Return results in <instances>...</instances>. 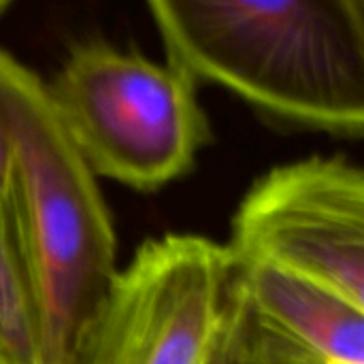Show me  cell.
<instances>
[{
  "mask_svg": "<svg viewBox=\"0 0 364 364\" xmlns=\"http://www.w3.org/2000/svg\"><path fill=\"white\" fill-rule=\"evenodd\" d=\"M166 60L275 124L364 134L363 0H154Z\"/></svg>",
  "mask_w": 364,
  "mask_h": 364,
  "instance_id": "cell-1",
  "label": "cell"
},
{
  "mask_svg": "<svg viewBox=\"0 0 364 364\" xmlns=\"http://www.w3.org/2000/svg\"><path fill=\"white\" fill-rule=\"evenodd\" d=\"M0 122L9 145L4 218L47 364H62L117 267L109 205L41 79L0 47Z\"/></svg>",
  "mask_w": 364,
  "mask_h": 364,
  "instance_id": "cell-2",
  "label": "cell"
},
{
  "mask_svg": "<svg viewBox=\"0 0 364 364\" xmlns=\"http://www.w3.org/2000/svg\"><path fill=\"white\" fill-rule=\"evenodd\" d=\"M47 92L92 173L130 190L154 192L181 179L211 139L186 70L100 38L77 43Z\"/></svg>",
  "mask_w": 364,
  "mask_h": 364,
  "instance_id": "cell-3",
  "label": "cell"
},
{
  "mask_svg": "<svg viewBox=\"0 0 364 364\" xmlns=\"http://www.w3.org/2000/svg\"><path fill=\"white\" fill-rule=\"evenodd\" d=\"M245 299L228 247L154 237L117 269L62 364H226Z\"/></svg>",
  "mask_w": 364,
  "mask_h": 364,
  "instance_id": "cell-4",
  "label": "cell"
},
{
  "mask_svg": "<svg viewBox=\"0 0 364 364\" xmlns=\"http://www.w3.org/2000/svg\"><path fill=\"white\" fill-rule=\"evenodd\" d=\"M237 262L301 275L364 309V173L346 156H309L260 175L237 205Z\"/></svg>",
  "mask_w": 364,
  "mask_h": 364,
  "instance_id": "cell-5",
  "label": "cell"
},
{
  "mask_svg": "<svg viewBox=\"0 0 364 364\" xmlns=\"http://www.w3.org/2000/svg\"><path fill=\"white\" fill-rule=\"evenodd\" d=\"M247 309L322 360L364 364V309L301 275L237 262Z\"/></svg>",
  "mask_w": 364,
  "mask_h": 364,
  "instance_id": "cell-6",
  "label": "cell"
},
{
  "mask_svg": "<svg viewBox=\"0 0 364 364\" xmlns=\"http://www.w3.org/2000/svg\"><path fill=\"white\" fill-rule=\"evenodd\" d=\"M0 364H47L38 320L0 211Z\"/></svg>",
  "mask_w": 364,
  "mask_h": 364,
  "instance_id": "cell-7",
  "label": "cell"
},
{
  "mask_svg": "<svg viewBox=\"0 0 364 364\" xmlns=\"http://www.w3.org/2000/svg\"><path fill=\"white\" fill-rule=\"evenodd\" d=\"M226 364H324V360L264 324L245 305Z\"/></svg>",
  "mask_w": 364,
  "mask_h": 364,
  "instance_id": "cell-8",
  "label": "cell"
},
{
  "mask_svg": "<svg viewBox=\"0 0 364 364\" xmlns=\"http://www.w3.org/2000/svg\"><path fill=\"white\" fill-rule=\"evenodd\" d=\"M6 186H9V145H6L4 128L0 122V211L2 215H4V203H6Z\"/></svg>",
  "mask_w": 364,
  "mask_h": 364,
  "instance_id": "cell-9",
  "label": "cell"
},
{
  "mask_svg": "<svg viewBox=\"0 0 364 364\" xmlns=\"http://www.w3.org/2000/svg\"><path fill=\"white\" fill-rule=\"evenodd\" d=\"M324 364H356V363H346V360H324Z\"/></svg>",
  "mask_w": 364,
  "mask_h": 364,
  "instance_id": "cell-10",
  "label": "cell"
},
{
  "mask_svg": "<svg viewBox=\"0 0 364 364\" xmlns=\"http://www.w3.org/2000/svg\"><path fill=\"white\" fill-rule=\"evenodd\" d=\"M9 9V2H0V15Z\"/></svg>",
  "mask_w": 364,
  "mask_h": 364,
  "instance_id": "cell-11",
  "label": "cell"
}]
</instances>
